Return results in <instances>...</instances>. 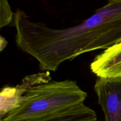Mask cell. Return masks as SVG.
<instances>
[{"instance_id":"8","label":"cell","mask_w":121,"mask_h":121,"mask_svg":"<svg viewBox=\"0 0 121 121\" xmlns=\"http://www.w3.org/2000/svg\"><path fill=\"white\" fill-rule=\"evenodd\" d=\"M7 44V41L4 37L1 36L0 37V51L2 52L4 49L5 48Z\"/></svg>"},{"instance_id":"4","label":"cell","mask_w":121,"mask_h":121,"mask_svg":"<svg viewBox=\"0 0 121 121\" xmlns=\"http://www.w3.org/2000/svg\"><path fill=\"white\" fill-rule=\"evenodd\" d=\"M50 80H52L49 72H41L26 76L21 83L15 87L6 86L2 89L0 93L1 119L16 107L28 89L35 85Z\"/></svg>"},{"instance_id":"6","label":"cell","mask_w":121,"mask_h":121,"mask_svg":"<svg viewBox=\"0 0 121 121\" xmlns=\"http://www.w3.org/2000/svg\"><path fill=\"white\" fill-rule=\"evenodd\" d=\"M41 121H98L95 111L84 104Z\"/></svg>"},{"instance_id":"2","label":"cell","mask_w":121,"mask_h":121,"mask_svg":"<svg viewBox=\"0 0 121 121\" xmlns=\"http://www.w3.org/2000/svg\"><path fill=\"white\" fill-rule=\"evenodd\" d=\"M87 96L73 80L41 83L28 89L1 121H41L84 104Z\"/></svg>"},{"instance_id":"5","label":"cell","mask_w":121,"mask_h":121,"mask_svg":"<svg viewBox=\"0 0 121 121\" xmlns=\"http://www.w3.org/2000/svg\"><path fill=\"white\" fill-rule=\"evenodd\" d=\"M90 67L97 77H121V41L97 55Z\"/></svg>"},{"instance_id":"1","label":"cell","mask_w":121,"mask_h":121,"mask_svg":"<svg viewBox=\"0 0 121 121\" xmlns=\"http://www.w3.org/2000/svg\"><path fill=\"white\" fill-rule=\"evenodd\" d=\"M104 6L79 24L49 27L31 20L21 9L14 13L17 46L36 59L42 72H56L62 63L121 41V0H106Z\"/></svg>"},{"instance_id":"7","label":"cell","mask_w":121,"mask_h":121,"mask_svg":"<svg viewBox=\"0 0 121 121\" xmlns=\"http://www.w3.org/2000/svg\"><path fill=\"white\" fill-rule=\"evenodd\" d=\"M14 13L8 0H0V28H2L13 22Z\"/></svg>"},{"instance_id":"3","label":"cell","mask_w":121,"mask_h":121,"mask_svg":"<svg viewBox=\"0 0 121 121\" xmlns=\"http://www.w3.org/2000/svg\"><path fill=\"white\" fill-rule=\"evenodd\" d=\"M105 121H121V77H98L94 86Z\"/></svg>"}]
</instances>
